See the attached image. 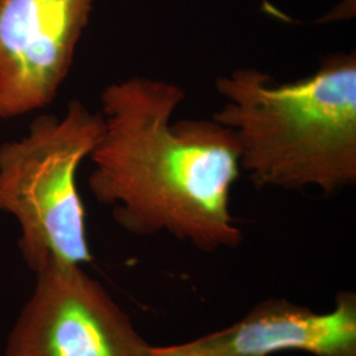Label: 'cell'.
<instances>
[{"instance_id": "obj_2", "label": "cell", "mask_w": 356, "mask_h": 356, "mask_svg": "<svg viewBox=\"0 0 356 356\" xmlns=\"http://www.w3.org/2000/svg\"><path fill=\"white\" fill-rule=\"evenodd\" d=\"M223 106L213 120L239 145V165L257 188H318L356 182V56L326 57L310 76L276 83L238 67L218 76Z\"/></svg>"}, {"instance_id": "obj_5", "label": "cell", "mask_w": 356, "mask_h": 356, "mask_svg": "<svg viewBox=\"0 0 356 356\" xmlns=\"http://www.w3.org/2000/svg\"><path fill=\"white\" fill-rule=\"evenodd\" d=\"M95 0H0V119L49 106Z\"/></svg>"}, {"instance_id": "obj_6", "label": "cell", "mask_w": 356, "mask_h": 356, "mask_svg": "<svg viewBox=\"0 0 356 356\" xmlns=\"http://www.w3.org/2000/svg\"><path fill=\"white\" fill-rule=\"evenodd\" d=\"M285 351L356 356L355 293H338L326 313L288 300H267L229 327L184 343L153 346L152 356H272Z\"/></svg>"}, {"instance_id": "obj_3", "label": "cell", "mask_w": 356, "mask_h": 356, "mask_svg": "<svg viewBox=\"0 0 356 356\" xmlns=\"http://www.w3.org/2000/svg\"><path fill=\"white\" fill-rule=\"evenodd\" d=\"M102 132L101 113L73 99L64 116L40 115L24 138L0 144V211L17 220L19 250L33 273L92 260L76 173Z\"/></svg>"}, {"instance_id": "obj_1", "label": "cell", "mask_w": 356, "mask_h": 356, "mask_svg": "<svg viewBox=\"0 0 356 356\" xmlns=\"http://www.w3.org/2000/svg\"><path fill=\"white\" fill-rule=\"evenodd\" d=\"M185 98L176 83L149 76L106 86L90 191L129 234H168L202 252L235 248L243 234L229 195L242 173L239 145L213 119L175 122Z\"/></svg>"}, {"instance_id": "obj_4", "label": "cell", "mask_w": 356, "mask_h": 356, "mask_svg": "<svg viewBox=\"0 0 356 356\" xmlns=\"http://www.w3.org/2000/svg\"><path fill=\"white\" fill-rule=\"evenodd\" d=\"M35 275L4 356H152L153 346L82 266L53 263Z\"/></svg>"}]
</instances>
